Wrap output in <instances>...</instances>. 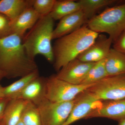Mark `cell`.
I'll return each mask as SVG.
<instances>
[{"mask_svg":"<svg viewBox=\"0 0 125 125\" xmlns=\"http://www.w3.org/2000/svg\"><path fill=\"white\" fill-rule=\"evenodd\" d=\"M10 99L5 98L4 100L0 102V120L3 118L5 109L7 104Z\"/></svg>","mask_w":125,"mask_h":125,"instance_id":"obj_26","label":"cell"},{"mask_svg":"<svg viewBox=\"0 0 125 125\" xmlns=\"http://www.w3.org/2000/svg\"><path fill=\"white\" fill-rule=\"evenodd\" d=\"M39 76L38 70L22 77L7 87H4L5 97L10 99H15L30 83Z\"/></svg>","mask_w":125,"mask_h":125,"instance_id":"obj_19","label":"cell"},{"mask_svg":"<svg viewBox=\"0 0 125 125\" xmlns=\"http://www.w3.org/2000/svg\"><path fill=\"white\" fill-rule=\"evenodd\" d=\"M99 33L83 25L71 33L56 39L52 46L54 67L58 72L65 65L77 58L94 42Z\"/></svg>","mask_w":125,"mask_h":125,"instance_id":"obj_2","label":"cell"},{"mask_svg":"<svg viewBox=\"0 0 125 125\" xmlns=\"http://www.w3.org/2000/svg\"><path fill=\"white\" fill-rule=\"evenodd\" d=\"M33 0H0V13L14 20L30 7H32Z\"/></svg>","mask_w":125,"mask_h":125,"instance_id":"obj_15","label":"cell"},{"mask_svg":"<svg viewBox=\"0 0 125 125\" xmlns=\"http://www.w3.org/2000/svg\"><path fill=\"white\" fill-rule=\"evenodd\" d=\"M17 125H24V124H23L22 122L21 121V120L20 121V122H19V123H18V124H17Z\"/></svg>","mask_w":125,"mask_h":125,"instance_id":"obj_31","label":"cell"},{"mask_svg":"<svg viewBox=\"0 0 125 125\" xmlns=\"http://www.w3.org/2000/svg\"><path fill=\"white\" fill-rule=\"evenodd\" d=\"M78 1L87 22L100 9L119 2L116 0H79Z\"/></svg>","mask_w":125,"mask_h":125,"instance_id":"obj_20","label":"cell"},{"mask_svg":"<svg viewBox=\"0 0 125 125\" xmlns=\"http://www.w3.org/2000/svg\"><path fill=\"white\" fill-rule=\"evenodd\" d=\"M98 101H114L125 98V73L107 76L87 90Z\"/></svg>","mask_w":125,"mask_h":125,"instance_id":"obj_6","label":"cell"},{"mask_svg":"<svg viewBox=\"0 0 125 125\" xmlns=\"http://www.w3.org/2000/svg\"><path fill=\"white\" fill-rule=\"evenodd\" d=\"M11 21L7 16L0 13V38L12 34Z\"/></svg>","mask_w":125,"mask_h":125,"instance_id":"obj_24","label":"cell"},{"mask_svg":"<svg viewBox=\"0 0 125 125\" xmlns=\"http://www.w3.org/2000/svg\"><path fill=\"white\" fill-rule=\"evenodd\" d=\"M56 0H33L32 7L41 16L49 14L51 12Z\"/></svg>","mask_w":125,"mask_h":125,"instance_id":"obj_23","label":"cell"},{"mask_svg":"<svg viewBox=\"0 0 125 125\" xmlns=\"http://www.w3.org/2000/svg\"><path fill=\"white\" fill-rule=\"evenodd\" d=\"M4 94V87L0 85V102L4 100L5 99Z\"/></svg>","mask_w":125,"mask_h":125,"instance_id":"obj_27","label":"cell"},{"mask_svg":"<svg viewBox=\"0 0 125 125\" xmlns=\"http://www.w3.org/2000/svg\"><path fill=\"white\" fill-rule=\"evenodd\" d=\"M113 40L104 34L99 35L94 42L77 58L85 62H96L105 59L111 49Z\"/></svg>","mask_w":125,"mask_h":125,"instance_id":"obj_9","label":"cell"},{"mask_svg":"<svg viewBox=\"0 0 125 125\" xmlns=\"http://www.w3.org/2000/svg\"><path fill=\"white\" fill-rule=\"evenodd\" d=\"M4 77H5L4 75L2 72L0 71V80Z\"/></svg>","mask_w":125,"mask_h":125,"instance_id":"obj_29","label":"cell"},{"mask_svg":"<svg viewBox=\"0 0 125 125\" xmlns=\"http://www.w3.org/2000/svg\"><path fill=\"white\" fill-rule=\"evenodd\" d=\"M41 17L32 7L28 8L11 21L12 33L23 38L27 30L32 28Z\"/></svg>","mask_w":125,"mask_h":125,"instance_id":"obj_13","label":"cell"},{"mask_svg":"<svg viewBox=\"0 0 125 125\" xmlns=\"http://www.w3.org/2000/svg\"><path fill=\"white\" fill-rule=\"evenodd\" d=\"M94 63L84 62L76 58L62 67L55 75L57 78L70 83L81 84Z\"/></svg>","mask_w":125,"mask_h":125,"instance_id":"obj_8","label":"cell"},{"mask_svg":"<svg viewBox=\"0 0 125 125\" xmlns=\"http://www.w3.org/2000/svg\"><path fill=\"white\" fill-rule=\"evenodd\" d=\"M22 38L15 33L0 38V71L8 79L22 78L38 70L27 54Z\"/></svg>","mask_w":125,"mask_h":125,"instance_id":"obj_1","label":"cell"},{"mask_svg":"<svg viewBox=\"0 0 125 125\" xmlns=\"http://www.w3.org/2000/svg\"><path fill=\"white\" fill-rule=\"evenodd\" d=\"M87 23L81 10L61 19L54 29L52 39H57L79 29Z\"/></svg>","mask_w":125,"mask_h":125,"instance_id":"obj_12","label":"cell"},{"mask_svg":"<svg viewBox=\"0 0 125 125\" xmlns=\"http://www.w3.org/2000/svg\"><path fill=\"white\" fill-rule=\"evenodd\" d=\"M75 102H54L46 98L36 105L42 125H62L67 120Z\"/></svg>","mask_w":125,"mask_h":125,"instance_id":"obj_7","label":"cell"},{"mask_svg":"<svg viewBox=\"0 0 125 125\" xmlns=\"http://www.w3.org/2000/svg\"><path fill=\"white\" fill-rule=\"evenodd\" d=\"M0 125H5L4 122L2 120V118L0 120Z\"/></svg>","mask_w":125,"mask_h":125,"instance_id":"obj_30","label":"cell"},{"mask_svg":"<svg viewBox=\"0 0 125 125\" xmlns=\"http://www.w3.org/2000/svg\"><path fill=\"white\" fill-rule=\"evenodd\" d=\"M46 80L39 76L30 83L15 99H22L36 105L45 98Z\"/></svg>","mask_w":125,"mask_h":125,"instance_id":"obj_14","label":"cell"},{"mask_svg":"<svg viewBox=\"0 0 125 125\" xmlns=\"http://www.w3.org/2000/svg\"><path fill=\"white\" fill-rule=\"evenodd\" d=\"M21 120L24 125H42L37 106L29 101L24 109Z\"/></svg>","mask_w":125,"mask_h":125,"instance_id":"obj_22","label":"cell"},{"mask_svg":"<svg viewBox=\"0 0 125 125\" xmlns=\"http://www.w3.org/2000/svg\"><path fill=\"white\" fill-rule=\"evenodd\" d=\"M87 26L97 33L107 34L113 42L125 29V2L94 16L88 21Z\"/></svg>","mask_w":125,"mask_h":125,"instance_id":"obj_4","label":"cell"},{"mask_svg":"<svg viewBox=\"0 0 125 125\" xmlns=\"http://www.w3.org/2000/svg\"><path fill=\"white\" fill-rule=\"evenodd\" d=\"M28 102L20 98L9 101L2 118L5 125H17L21 120L23 111Z\"/></svg>","mask_w":125,"mask_h":125,"instance_id":"obj_16","label":"cell"},{"mask_svg":"<svg viewBox=\"0 0 125 125\" xmlns=\"http://www.w3.org/2000/svg\"><path fill=\"white\" fill-rule=\"evenodd\" d=\"M105 59H104L94 63L81 84H94L108 76L105 68Z\"/></svg>","mask_w":125,"mask_h":125,"instance_id":"obj_21","label":"cell"},{"mask_svg":"<svg viewBox=\"0 0 125 125\" xmlns=\"http://www.w3.org/2000/svg\"><path fill=\"white\" fill-rule=\"evenodd\" d=\"M118 125H125V118L119 121Z\"/></svg>","mask_w":125,"mask_h":125,"instance_id":"obj_28","label":"cell"},{"mask_svg":"<svg viewBox=\"0 0 125 125\" xmlns=\"http://www.w3.org/2000/svg\"><path fill=\"white\" fill-rule=\"evenodd\" d=\"M81 10L78 1L56 0L49 15L54 20H60L66 16Z\"/></svg>","mask_w":125,"mask_h":125,"instance_id":"obj_18","label":"cell"},{"mask_svg":"<svg viewBox=\"0 0 125 125\" xmlns=\"http://www.w3.org/2000/svg\"><path fill=\"white\" fill-rule=\"evenodd\" d=\"M105 65L108 76L125 73V54L111 48L105 58Z\"/></svg>","mask_w":125,"mask_h":125,"instance_id":"obj_17","label":"cell"},{"mask_svg":"<svg viewBox=\"0 0 125 125\" xmlns=\"http://www.w3.org/2000/svg\"><path fill=\"white\" fill-rule=\"evenodd\" d=\"M54 21L49 14L41 17L23 37V46L31 59L34 60L36 56L41 55L49 62H53L52 41L53 40Z\"/></svg>","mask_w":125,"mask_h":125,"instance_id":"obj_3","label":"cell"},{"mask_svg":"<svg viewBox=\"0 0 125 125\" xmlns=\"http://www.w3.org/2000/svg\"><path fill=\"white\" fill-rule=\"evenodd\" d=\"M113 43L114 49L125 54V29Z\"/></svg>","mask_w":125,"mask_h":125,"instance_id":"obj_25","label":"cell"},{"mask_svg":"<svg viewBox=\"0 0 125 125\" xmlns=\"http://www.w3.org/2000/svg\"><path fill=\"white\" fill-rule=\"evenodd\" d=\"M93 84L74 85L60 79L54 75L46 78L45 98L54 102H69Z\"/></svg>","mask_w":125,"mask_h":125,"instance_id":"obj_5","label":"cell"},{"mask_svg":"<svg viewBox=\"0 0 125 125\" xmlns=\"http://www.w3.org/2000/svg\"><path fill=\"white\" fill-rule=\"evenodd\" d=\"M98 101L85 90L76 97L69 117L62 125H70L82 118H85L94 109Z\"/></svg>","mask_w":125,"mask_h":125,"instance_id":"obj_10","label":"cell"},{"mask_svg":"<svg viewBox=\"0 0 125 125\" xmlns=\"http://www.w3.org/2000/svg\"><path fill=\"white\" fill-rule=\"evenodd\" d=\"M105 117L119 121L125 118V98L106 101L99 107L94 108L85 118Z\"/></svg>","mask_w":125,"mask_h":125,"instance_id":"obj_11","label":"cell"}]
</instances>
